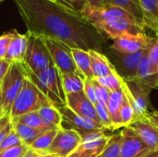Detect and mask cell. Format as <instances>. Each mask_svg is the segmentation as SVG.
Segmentation results:
<instances>
[{
    "label": "cell",
    "mask_w": 158,
    "mask_h": 157,
    "mask_svg": "<svg viewBox=\"0 0 158 157\" xmlns=\"http://www.w3.org/2000/svg\"><path fill=\"white\" fill-rule=\"evenodd\" d=\"M93 83H94V86L95 89V94H96L97 102H102V103L106 104L111 92L108 89H106V87H104L103 85H101L94 79H93Z\"/></svg>",
    "instance_id": "d590c367"
},
{
    "label": "cell",
    "mask_w": 158,
    "mask_h": 157,
    "mask_svg": "<svg viewBox=\"0 0 158 157\" xmlns=\"http://www.w3.org/2000/svg\"><path fill=\"white\" fill-rule=\"evenodd\" d=\"M41 119L44 121V124L47 126L54 128V129H60L62 128L63 118L59 110L53 105L44 106L37 111Z\"/></svg>",
    "instance_id": "603a6c76"
},
{
    "label": "cell",
    "mask_w": 158,
    "mask_h": 157,
    "mask_svg": "<svg viewBox=\"0 0 158 157\" xmlns=\"http://www.w3.org/2000/svg\"><path fill=\"white\" fill-rule=\"evenodd\" d=\"M123 92L122 89L118 91H114L110 93L109 98L106 103V107L112 121L113 130H118L119 128H123L119 117V110L123 101Z\"/></svg>",
    "instance_id": "44dd1931"
},
{
    "label": "cell",
    "mask_w": 158,
    "mask_h": 157,
    "mask_svg": "<svg viewBox=\"0 0 158 157\" xmlns=\"http://www.w3.org/2000/svg\"><path fill=\"white\" fill-rule=\"evenodd\" d=\"M80 13L105 39L114 40L125 34L145 33L143 26L132 15L115 6L85 5Z\"/></svg>",
    "instance_id": "7a4b0ae2"
},
{
    "label": "cell",
    "mask_w": 158,
    "mask_h": 157,
    "mask_svg": "<svg viewBox=\"0 0 158 157\" xmlns=\"http://www.w3.org/2000/svg\"><path fill=\"white\" fill-rule=\"evenodd\" d=\"M148 49H149V47H148ZM148 49L144 53V55L143 56V57L140 61V64L137 68L136 76L133 78L128 79V80L138 81L149 86L150 88L154 89V88H158V74H152L150 71L148 56H147ZM128 80H124V81H128Z\"/></svg>",
    "instance_id": "ffe728a7"
},
{
    "label": "cell",
    "mask_w": 158,
    "mask_h": 157,
    "mask_svg": "<svg viewBox=\"0 0 158 157\" xmlns=\"http://www.w3.org/2000/svg\"><path fill=\"white\" fill-rule=\"evenodd\" d=\"M145 118L148 119V121L153 124L158 130V111H155L153 113H148L146 114Z\"/></svg>",
    "instance_id": "60d3db41"
},
{
    "label": "cell",
    "mask_w": 158,
    "mask_h": 157,
    "mask_svg": "<svg viewBox=\"0 0 158 157\" xmlns=\"http://www.w3.org/2000/svg\"><path fill=\"white\" fill-rule=\"evenodd\" d=\"M28 48V34H21L16 31L8 46L5 59L10 63H23Z\"/></svg>",
    "instance_id": "2e32d148"
},
{
    "label": "cell",
    "mask_w": 158,
    "mask_h": 157,
    "mask_svg": "<svg viewBox=\"0 0 158 157\" xmlns=\"http://www.w3.org/2000/svg\"><path fill=\"white\" fill-rule=\"evenodd\" d=\"M27 72L29 77L56 107L66 105V95L63 91L60 73L55 66H52L38 74H33L28 68Z\"/></svg>",
    "instance_id": "5b68a950"
},
{
    "label": "cell",
    "mask_w": 158,
    "mask_h": 157,
    "mask_svg": "<svg viewBox=\"0 0 158 157\" xmlns=\"http://www.w3.org/2000/svg\"><path fill=\"white\" fill-rule=\"evenodd\" d=\"M39 157H56L53 155H50V154H45V155H39Z\"/></svg>",
    "instance_id": "c3c4849f"
},
{
    "label": "cell",
    "mask_w": 158,
    "mask_h": 157,
    "mask_svg": "<svg viewBox=\"0 0 158 157\" xmlns=\"http://www.w3.org/2000/svg\"><path fill=\"white\" fill-rule=\"evenodd\" d=\"M4 117L3 110H2V95H1V87H0V118Z\"/></svg>",
    "instance_id": "7dc6e473"
},
{
    "label": "cell",
    "mask_w": 158,
    "mask_h": 157,
    "mask_svg": "<svg viewBox=\"0 0 158 157\" xmlns=\"http://www.w3.org/2000/svg\"><path fill=\"white\" fill-rule=\"evenodd\" d=\"M120 132L110 136V139L100 157H120Z\"/></svg>",
    "instance_id": "f1b7e54d"
},
{
    "label": "cell",
    "mask_w": 158,
    "mask_h": 157,
    "mask_svg": "<svg viewBox=\"0 0 158 157\" xmlns=\"http://www.w3.org/2000/svg\"><path fill=\"white\" fill-rule=\"evenodd\" d=\"M20 144H23V143H21V141H20L19 137L18 136V134L15 132L14 129H12L10 130V132L6 136V138L4 139L2 143L0 144V153L9 149V148L19 146Z\"/></svg>",
    "instance_id": "836d02e7"
},
{
    "label": "cell",
    "mask_w": 158,
    "mask_h": 157,
    "mask_svg": "<svg viewBox=\"0 0 158 157\" xmlns=\"http://www.w3.org/2000/svg\"><path fill=\"white\" fill-rule=\"evenodd\" d=\"M143 157H158V151H151Z\"/></svg>",
    "instance_id": "bcb514c9"
},
{
    "label": "cell",
    "mask_w": 158,
    "mask_h": 157,
    "mask_svg": "<svg viewBox=\"0 0 158 157\" xmlns=\"http://www.w3.org/2000/svg\"><path fill=\"white\" fill-rule=\"evenodd\" d=\"M28 149L29 147L25 144H20L0 153V157H23Z\"/></svg>",
    "instance_id": "8d00e7d4"
},
{
    "label": "cell",
    "mask_w": 158,
    "mask_h": 157,
    "mask_svg": "<svg viewBox=\"0 0 158 157\" xmlns=\"http://www.w3.org/2000/svg\"><path fill=\"white\" fill-rule=\"evenodd\" d=\"M28 48L23 64L33 74H38L54 66L53 59L43 37L27 31Z\"/></svg>",
    "instance_id": "8992f818"
},
{
    "label": "cell",
    "mask_w": 158,
    "mask_h": 157,
    "mask_svg": "<svg viewBox=\"0 0 158 157\" xmlns=\"http://www.w3.org/2000/svg\"><path fill=\"white\" fill-rule=\"evenodd\" d=\"M124 81L126 82V84H127L131 93L132 94V97H133L134 101L136 102L138 107L140 108L141 112L144 116H146V114H148L147 107L149 105V95L153 89L138 81H135V80H128V81Z\"/></svg>",
    "instance_id": "e0dca14e"
},
{
    "label": "cell",
    "mask_w": 158,
    "mask_h": 157,
    "mask_svg": "<svg viewBox=\"0 0 158 157\" xmlns=\"http://www.w3.org/2000/svg\"><path fill=\"white\" fill-rule=\"evenodd\" d=\"M57 1L79 13L82 10V8L86 5V0H57Z\"/></svg>",
    "instance_id": "f35d334b"
},
{
    "label": "cell",
    "mask_w": 158,
    "mask_h": 157,
    "mask_svg": "<svg viewBox=\"0 0 158 157\" xmlns=\"http://www.w3.org/2000/svg\"><path fill=\"white\" fill-rule=\"evenodd\" d=\"M86 5L91 6H102L105 5V0H86Z\"/></svg>",
    "instance_id": "7bdbcfd3"
},
{
    "label": "cell",
    "mask_w": 158,
    "mask_h": 157,
    "mask_svg": "<svg viewBox=\"0 0 158 157\" xmlns=\"http://www.w3.org/2000/svg\"><path fill=\"white\" fill-rule=\"evenodd\" d=\"M51 105H53V103L40 90L29 75H27L22 88L11 106L9 113L10 121H14L22 115L37 112L41 108Z\"/></svg>",
    "instance_id": "3957f363"
},
{
    "label": "cell",
    "mask_w": 158,
    "mask_h": 157,
    "mask_svg": "<svg viewBox=\"0 0 158 157\" xmlns=\"http://www.w3.org/2000/svg\"><path fill=\"white\" fill-rule=\"evenodd\" d=\"M147 56L151 73L158 74V39H155L150 44Z\"/></svg>",
    "instance_id": "d6a6232c"
},
{
    "label": "cell",
    "mask_w": 158,
    "mask_h": 157,
    "mask_svg": "<svg viewBox=\"0 0 158 157\" xmlns=\"http://www.w3.org/2000/svg\"><path fill=\"white\" fill-rule=\"evenodd\" d=\"M91 59V68L94 75V79L104 78L116 72L114 66L109 59L103 53L90 50L88 51Z\"/></svg>",
    "instance_id": "ac0fdd59"
},
{
    "label": "cell",
    "mask_w": 158,
    "mask_h": 157,
    "mask_svg": "<svg viewBox=\"0 0 158 157\" xmlns=\"http://www.w3.org/2000/svg\"><path fill=\"white\" fill-rule=\"evenodd\" d=\"M154 39L145 33L125 34L115 38L110 48L122 54H132L147 47L153 43Z\"/></svg>",
    "instance_id": "4fadbf2b"
},
{
    "label": "cell",
    "mask_w": 158,
    "mask_h": 157,
    "mask_svg": "<svg viewBox=\"0 0 158 157\" xmlns=\"http://www.w3.org/2000/svg\"><path fill=\"white\" fill-rule=\"evenodd\" d=\"M83 93L86 95V97L94 104L95 105L97 103L96 94H95V89L93 83V80L84 79V86H83Z\"/></svg>",
    "instance_id": "74e56055"
},
{
    "label": "cell",
    "mask_w": 158,
    "mask_h": 157,
    "mask_svg": "<svg viewBox=\"0 0 158 157\" xmlns=\"http://www.w3.org/2000/svg\"><path fill=\"white\" fill-rule=\"evenodd\" d=\"M105 5L115 6L124 9L128 13L132 15L143 26V14H142L139 0H105ZM143 28H144V26H143Z\"/></svg>",
    "instance_id": "d4e9b609"
},
{
    "label": "cell",
    "mask_w": 158,
    "mask_h": 157,
    "mask_svg": "<svg viewBox=\"0 0 158 157\" xmlns=\"http://www.w3.org/2000/svg\"><path fill=\"white\" fill-rule=\"evenodd\" d=\"M110 136L105 132L94 133L81 139V143L69 157H98L106 148Z\"/></svg>",
    "instance_id": "7c38bea8"
},
{
    "label": "cell",
    "mask_w": 158,
    "mask_h": 157,
    "mask_svg": "<svg viewBox=\"0 0 158 157\" xmlns=\"http://www.w3.org/2000/svg\"><path fill=\"white\" fill-rule=\"evenodd\" d=\"M15 32L16 30H12L0 35V59H5L8 46L15 35Z\"/></svg>",
    "instance_id": "e575fe53"
},
{
    "label": "cell",
    "mask_w": 158,
    "mask_h": 157,
    "mask_svg": "<svg viewBox=\"0 0 158 157\" xmlns=\"http://www.w3.org/2000/svg\"><path fill=\"white\" fill-rule=\"evenodd\" d=\"M11 122V121H10ZM13 122H18V123H21L23 125H26L28 127L33 128V129H37V130H56L54 128H51L49 126H47L46 124L44 123V121L41 119L38 112H31L25 115L20 116L19 118H18L17 119H15Z\"/></svg>",
    "instance_id": "83f0119b"
},
{
    "label": "cell",
    "mask_w": 158,
    "mask_h": 157,
    "mask_svg": "<svg viewBox=\"0 0 158 157\" xmlns=\"http://www.w3.org/2000/svg\"><path fill=\"white\" fill-rule=\"evenodd\" d=\"M157 36H158V34H157Z\"/></svg>",
    "instance_id": "f5cc1de1"
},
{
    "label": "cell",
    "mask_w": 158,
    "mask_h": 157,
    "mask_svg": "<svg viewBox=\"0 0 158 157\" xmlns=\"http://www.w3.org/2000/svg\"><path fill=\"white\" fill-rule=\"evenodd\" d=\"M12 126H13V129H14L15 132L19 137L21 143L23 144H25L26 146H28V147H30L31 145V143L40 135H42L43 133L45 132L44 130L33 129V128L28 127L26 125H23L21 123H18V122H13Z\"/></svg>",
    "instance_id": "cb8c5ba5"
},
{
    "label": "cell",
    "mask_w": 158,
    "mask_h": 157,
    "mask_svg": "<svg viewBox=\"0 0 158 157\" xmlns=\"http://www.w3.org/2000/svg\"><path fill=\"white\" fill-rule=\"evenodd\" d=\"M144 28L158 34V4L156 0H139Z\"/></svg>",
    "instance_id": "d6986e66"
},
{
    "label": "cell",
    "mask_w": 158,
    "mask_h": 157,
    "mask_svg": "<svg viewBox=\"0 0 158 157\" xmlns=\"http://www.w3.org/2000/svg\"><path fill=\"white\" fill-rule=\"evenodd\" d=\"M49 1H53V2H56L57 0H49Z\"/></svg>",
    "instance_id": "681fc988"
},
{
    "label": "cell",
    "mask_w": 158,
    "mask_h": 157,
    "mask_svg": "<svg viewBox=\"0 0 158 157\" xmlns=\"http://www.w3.org/2000/svg\"><path fill=\"white\" fill-rule=\"evenodd\" d=\"M14 1L29 32L59 41L69 48L103 53L105 38L81 13L58 1Z\"/></svg>",
    "instance_id": "6da1fadb"
},
{
    "label": "cell",
    "mask_w": 158,
    "mask_h": 157,
    "mask_svg": "<svg viewBox=\"0 0 158 157\" xmlns=\"http://www.w3.org/2000/svg\"><path fill=\"white\" fill-rule=\"evenodd\" d=\"M11 63L6 59H0V83L2 81V80L4 79V77L6 76L7 70L9 69Z\"/></svg>",
    "instance_id": "ab89813d"
},
{
    "label": "cell",
    "mask_w": 158,
    "mask_h": 157,
    "mask_svg": "<svg viewBox=\"0 0 158 157\" xmlns=\"http://www.w3.org/2000/svg\"><path fill=\"white\" fill-rule=\"evenodd\" d=\"M128 127L142 139L151 151H158V130L145 117L134 120Z\"/></svg>",
    "instance_id": "9a60e30c"
},
{
    "label": "cell",
    "mask_w": 158,
    "mask_h": 157,
    "mask_svg": "<svg viewBox=\"0 0 158 157\" xmlns=\"http://www.w3.org/2000/svg\"><path fill=\"white\" fill-rule=\"evenodd\" d=\"M149 45L132 54H122L113 50L112 48H109L107 58L114 66L117 73L123 80H128L136 76V72L140 61L143 56L144 55V53L147 51Z\"/></svg>",
    "instance_id": "ba28073f"
},
{
    "label": "cell",
    "mask_w": 158,
    "mask_h": 157,
    "mask_svg": "<svg viewBox=\"0 0 158 157\" xmlns=\"http://www.w3.org/2000/svg\"><path fill=\"white\" fill-rule=\"evenodd\" d=\"M9 122H10L9 116H4V117L0 118V130H1L3 128H5Z\"/></svg>",
    "instance_id": "ee69618b"
},
{
    "label": "cell",
    "mask_w": 158,
    "mask_h": 157,
    "mask_svg": "<svg viewBox=\"0 0 158 157\" xmlns=\"http://www.w3.org/2000/svg\"><path fill=\"white\" fill-rule=\"evenodd\" d=\"M81 143V135L71 129L60 128L48 148L47 154L56 157H69Z\"/></svg>",
    "instance_id": "30bf717a"
},
{
    "label": "cell",
    "mask_w": 158,
    "mask_h": 157,
    "mask_svg": "<svg viewBox=\"0 0 158 157\" xmlns=\"http://www.w3.org/2000/svg\"><path fill=\"white\" fill-rule=\"evenodd\" d=\"M95 110L97 114V118L99 120V123L107 130H113L112 127V121L106 107V104L102 102H97L95 105Z\"/></svg>",
    "instance_id": "4dcf8cb0"
},
{
    "label": "cell",
    "mask_w": 158,
    "mask_h": 157,
    "mask_svg": "<svg viewBox=\"0 0 158 157\" xmlns=\"http://www.w3.org/2000/svg\"><path fill=\"white\" fill-rule=\"evenodd\" d=\"M58 130H51L48 131H45L42 135H40L29 147L30 149L36 152L38 155H45L47 154L48 148L50 147L52 142L54 141Z\"/></svg>",
    "instance_id": "4316f807"
},
{
    "label": "cell",
    "mask_w": 158,
    "mask_h": 157,
    "mask_svg": "<svg viewBox=\"0 0 158 157\" xmlns=\"http://www.w3.org/2000/svg\"><path fill=\"white\" fill-rule=\"evenodd\" d=\"M27 75V68L23 63H11L9 69L0 83L4 116H9L11 106L20 92Z\"/></svg>",
    "instance_id": "277c9868"
},
{
    "label": "cell",
    "mask_w": 158,
    "mask_h": 157,
    "mask_svg": "<svg viewBox=\"0 0 158 157\" xmlns=\"http://www.w3.org/2000/svg\"><path fill=\"white\" fill-rule=\"evenodd\" d=\"M119 117H120V120H121V124L123 128L130 126L135 119L133 109L129 104V102L127 101V99L125 98V96H123V101H122L120 110H119Z\"/></svg>",
    "instance_id": "1f68e13d"
},
{
    "label": "cell",
    "mask_w": 158,
    "mask_h": 157,
    "mask_svg": "<svg viewBox=\"0 0 158 157\" xmlns=\"http://www.w3.org/2000/svg\"><path fill=\"white\" fill-rule=\"evenodd\" d=\"M43 39L51 55V57L54 62V66L57 68L60 74L73 73L84 78L83 75L79 71L74 62L71 54V48H69L65 43L54 39L44 38V37Z\"/></svg>",
    "instance_id": "52a82bcc"
},
{
    "label": "cell",
    "mask_w": 158,
    "mask_h": 157,
    "mask_svg": "<svg viewBox=\"0 0 158 157\" xmlns=\"http://www.w3.org/2000/svg\"><path fill=\"white\" fill-rule=\"evenodd\" d=\"M66 105L76 114L99 123L94 105L86 97L83 91L66 95ZM100 124V123H99Z\"/></svg>",
    "instance_id": "5bb4252c"
},
{
    "label": "cell",
    "mask_w": 158,
    "mask_h": 157,
    "mask_svg": "<svg viewBox=\"0 0 158 157\" xmlns=\"http://www.w3.org/2000/svg\"><path fill=\"white\" fill-rule=\"evenodd\" d=\"M40 155H38L36 152H34L33 150H31V149H28V151L26 152V154L23 155V157H39Z\"/></svg>",
    "instance_id": "f6af8a7d"
},
{
    "label": "cell",
    "mask_w": 158,
    "mask_h": 157,
    "mask_svg": "<svg viewBox=\"0 0 158 157\" xmlns=\"http://www.w3.org/2000/svg\"><path fill=\"white\" fill-rule=\"evenodd\" d=\"M1 1H2V0H0V3H1Z\"/></svg>",
    "instance_id": "816d5d0a"
},
{
    "label": "cell",
    "mask_w": 158,
    "mask_h": 157,
    "mask_svg": "<svg viewBox=\"0 0 158 157\" xmlns=\"http://www.w3.org/2000/svg\"><path fill=\"white\" fill-rule=\"evenodd\" d=\"M13 129V126H12V123L9 122L5 128H3L1 130H0V144L2 143V142L4 141V139L6 138V136L10 132V130Z\"/></svg>",
    "instance_id": "b9f144b4"
},
{
    "label": "cell",
    "mask_w": 158,
    "mask_h": 157,
    "mask_svg": "<svg viewBox=\"0 0 158 157\" xmlns=\"http://www.w3.org/2000/svg\"><path fill=\"white\" fill-rule=\"evenodd\" d=\"M94 80H96L101 85L108 89L110 92L120 90L122 86V82H123V79L117 73V71L109 76L99 78V79H94Z\"/></svg>",
    "instance_id": "f546056e"
},
{
    "label": "cell",
    "mask_w": 158,
    "mask_h": 157,
    "mask_svg": "<svg viewBox=\"0 0 158 157\" xmlns=\"http://www.w3.org/2000/svg\"><path fill=\"white\" fill-rule=\"evenodd\" d=\"M156 2H157V4H158V0H156Z\"/></svg>",
    "instance_id": "f907efd6"
},
{
    "label": "cell",
    "mask_w": 158,
    "mask_h": 157,
    "mask_svg": "<svg viewBox=\"0 0 158 157\" xmlns=\"http://www.w3.org/2000/svg\"><path fill=\"white\" fill-rule=\"evenodd\" d=\"M71 54L79 71L83 75L85 79L93 80L94 75L92 72L89 52L78 48H71Z\"/></svg>",
    "instance_id": "7402d4cb"
},
{
    "label": "cell",
    "mask_w": 158,
    "mask_h": 157,
    "mask_svg": "<svg viewBox=\"0 0 158 157\" xmlns=\"http://www.w3.org/2000/svg\"><path fill=\"white\" fill-rule=\"evenodd\" d=\"M120 135V157H143L151 152L147 145L131 128H123Z\"/></svg>",
    "instance_id": "8fae6325"
},
{
    "label": "cell",
    "mask_w": 158,
    "mask_h": 157,
    "mask_svg": "<svg viewBox=\"0 0 158 157\" xmlns=\"http://www.w3.org/2000/svg\"><path fill=\"white\" fill-rule=\"evenodd\" d=\"M98 157H100V156H98Z\"/></svg>",
    "instance_id": "db71d44e"
},
{
    "label": "cell",
    "mask_w": 158,
    "mask_h": 157,
    "mask_svg": "<svg viewBox=\"0 0 158 157\" xmlns=\"http://www.w3.org/2000/svg\"><path fill=\"white\" fill-rule=\"evenodd\" d=\"M60 77L65 95L83 91L84 78L73 73L60 74Z\"/></svg>",
    "instance_id": "484cf974"
},
{
    "label": "cell",
    "mask_w": 158,
    "mask_h": 157,
    "mask_svg": "<svg viewBox=\"0 0 158 157\" xmlns=\"http://www.w3.org/2000/svg\"><path fill=\"white\" fill-rule=\"evenodd\" d=\"M62 115L63 122L62 125H66V129H71L77 131L81 139L94 133L105 132L106 130L101 124L84 117H81L72 110H70L67 105L56 107Z\"/></svg>",
    "instance_id": "9c48e42d"
}]
</instances>
